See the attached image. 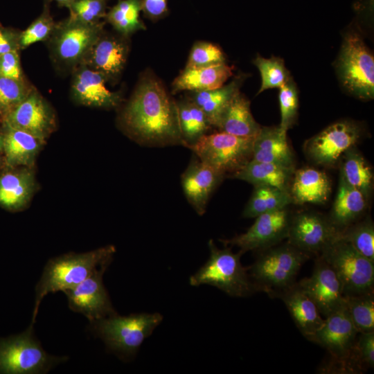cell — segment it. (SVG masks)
Returning a JSON list of instances; mask_svg holds the SVG:
<instances>
[{"instance_id": "cell-1", "label": "cell", "mask_w": 374, "mask_h": 374, "mask_svg": "<svg viewBox=\"0 0 374 374\" xmlns=\"http://www.w3.org/2000/svg\"><path fill=\"white\" fill-rule=\"evenodd\" d=\"M120 120L126 133L141 145H184L177 103L154 75L148 73L142 77Z\"/></svg>"}, {"instance_id": "cell-2", "label": "cell", "mask_w": 374, "mask_h": 374, "mask_svg": "<svg viewBox=\"0 0 374 374\" xmlns=\"http://www.w3.org/2000/svg\"><path fill=\"white\" fill-rule=\"evenodd\" d=\"M115 251L114 246L108 245L85 253L70 252L48 260L35 286L31 323H35L39 305L46 295L75 287L100 267L109 265Z\"/></svg>"}, {"instance_id": "cell-3", "label": "cell", "mask_w": 374, "mask_h": 374, "mask_svg": "<svg viewBox=\"0 0 374 374\" xmlns=\"http://www.w3.org/2000/svg\"><path fill=\"white\" fill-rule=\"evenodd\" d=\"M249 268V276L258 292L278 297L293 286L309 253L290 244L272 246L262 250Z\"/></svg>"}, {"instance_id": "cell-4", "label": "cell", "mask_w": 374, "mask_h": 374, "mask_svg": "<svg viewBox=\"0 0 374 374\" xmlns=\"http://www.w3.org/2000/svg\"><path fill=\"white\" fill-rule=\"evenodd\" d=\"M163 319L159 313L117 314L89 322V328L100 338L107 348L120 357L136 354L145 338L149 337Z\"/></svg>"}, {"instance_id": "cell-5", "label": "cell", "mask_w": 374, "mask_h": 374, "mask_svg": "<svg viewBox=\"0 0 374 374\" xmlns=\"http://www.w3.org/2000/svg\"><path fill=\"white\" fill-rule=\"evenodd\" d=\"M210 256L207 262L190 278V284H208L235 297L248 296L258 292L247 268L240 262V251L235 253L229 248L220 249L212 240L208 241Z\"/></svg>"}, {"instance_id": "cell-6", "label": "cell", "mask_w": 374, "mask_h": 374, "mask_svg": "<svg viewBox=\"0 0 374 374\" xmlns=\"http://www.w3.org/2000/svg\"><path fill=\"white\" fill-rule=\"evenodd\" d=\"M33 325L20 334L0 338V373L45 374L69 359L47 353L35 335Z\"/></svg>"}, {"instance_id": "cell-7", "label": "cell", "mask_w": 374, "mask_h": 374, "mask_svg": "<svg viewBox=\"0 0 374 374\" xmlns=\"http://www.w3.org/2000/svg\"><path fill=\"white\" fill-rule=\"evenodd\" d=\"M104 22L86 23L69 17L55 24L48 39L55 63L73 71L84 60L92 46L103 35Z\"/></svg>"}, {"instance_id": "cell-8", "label": "cell", "mask_w": 374, "mask_h": 374, "mask_svg": "<svg viewBox=\"0 0 374 374\" xmlns=\"http://www.w3.org/2000/svg\"><path fill=\"white\" fill-rule=\"evenodd\" d=\"M320 254L336 274L344 296L373 292L374 262L349 242L339 238Z\"/></svg>"}, {"instance_id": "cell-9", "label": "cell", "mask_w": 374, "mask_h": 374, "mask_svg": "<svg viewBox=\"0 0 374 374\" xmlns=\"http://www.w3.org/2000/svg\"><path fill=\"white\" fill-rule=\"evenodd\" d=\"M253 140L220 131L205 134L189 149L202 161L231 175L252 159Z\"/></svg>"}, {"instance_id": "cell-10", "label": "cell", "mask_w": 374, "mask_h": 374, "mask_svg": "<svg viewBox=\"0 0 374 374\" xmlns=\"http://www.w3.org/2000/svg\"><path fill=\"white\" fill-rule=\"evenodd\" d=\"M343 85L363 99L374 96V58L359 35L355 32L344 37L337 63Z\"/></svg>"}, {"instance_id": "cell-11", "label": "cell", "mask_w": 374, "mask_h": 374, "mask_svg": "<svg viewBox=\"0 0 374 374\" xmlns=\"http://www.w3.org/2000/svg\"><path fill=\"white\" fill-rule=\"evenodd\" d=\"M292 217L286 208L261 214L245 233L221 242L239 247L242 253L265 249L287 238Z\"/></svg>"}, {"instance_id": "cell-12", "label": "cell", "mask_w": 374, "mask_h": 374, "mask_svg": "<svg viewBox=\"0 0 374 374\" xmlns=\"http://www.w3.org/2000/svg\"><path fill=\"white\" fill-rule=\"evenodd\" d=\"M108 266L100 267L82 283L63 292L69 309L83 314L89 322L117 314L103 281Z\"/></svg>"}, {"instance_id": "cell-13", "label": "cell", "mask_w": 374, "mask_h": 374, "mask_svg": "<svg viewBox=\"0 0 374 374\" xmlns=\"http://www.w3.org/2000/svg\"><path fill=\"white\" fill-rule=\"evenodd\" d=\"M360 137V130L349 121L335 123L308 140L304 150L315 163L330 166L336 163Z\"/></svg>"}, {"instance_id": "cell-14", "label": "cell", "mask_w": 374, "mask_h": 374, "mask_svg": "<svg viewBox=\"0 0 374 374\" xmlns=\"http://www.w3.org/2000/svg\"><path fill=\"white\" fill-rule=\"evenodd\" d=\"M341 231L328 218L314 212H303L292 217L288 243L310 253H321L337 240Z\"/></svg>"}, {"instance_id": "cell-15", "label": "cell", "mask_w": 374, "mask_h": 374, "mask_svg": "<svg viewBox=\"0 0 374 374\" xmlns=\"http://www.w3.org/2000/svg\"><path fill=\"white\" fill-rule=\"evenodd\" d=\"M358 333L344 305L326 317L323 325L305 338L323 347L334 358L344 363L353 354Z\"/></svg>"}, {"instance_id": "cell-16", "label": "cell", "mask_w": 374, "mask_h": 374, "mask_svg": "<svg viewBox=\"0 0 374 374\" xmlns=\"http://www.w3.org/2000/svg\"><path fill=\"white\" fill-rule=\"evenodd\" d=\"M3 125L22 130L45 141L55 127L52 109L35 90L3 117Z\"/></svg>"}, {"instance_id": "cell-17", "label": "cell", "mask_w": 374, "mask_h": 374, "mask_svg": "<svg viewBox=\"0 0 374 374\" xmlns=\"http://www.w3.org/2000/svg\"><path fill=\"white\" fill-rule=\"evenodd\" d=\"M314 301L321 315L327 317L345 305L344 295L339 278L330 265L320 256L312 274L297 283Z\"/></svg>"}, {"instance_id": "cell-18", "label": "cell", "mask_w": 374, "mask_h": 374, "mask_svg": "<svg viewBox=\"0 0 374 374\" xmlns=\"http://www.w3.org/2000/svg\"><path fill=\"white\" fill-rule=\"evenodd\" d=\"M226 176L196 156L181 177L184 195L196 213L204 214L213 191Z\"/></svg>"}, {"instance_id": "cell-19", "label": "cell", "mask_w": 374, "mask_h": 374, "mask_svg": "<svg viewBox=\"0 0 374 374\" xmlns=\"http://www.w3.org/2000/svg\"><path fill=\"white\" fill-rule=\"evenodd\" d=\"M107 79L99 72L80 64L73 71L71 93L79 103L94 107L111 109L122 101L119 92L107 89Z\"/></svg>"}, {"instance_id": "cell-20", "label": "cell", "mask_w": 374, "mask_h": 374, "mask_svg": "<svg viewBox=\"0 0 374 374\" xmlns=\"http://www.w3.org/2000/svg\"><path fill=\"white\" fill-rule=\"evenodd\" d=\"M125 37L103 33L81 64L99 72L107 82L116 80L121 75L128 57L129 46Z\"/></svg>"}, {"instance_id": "cell-21", "label": "cell", "mask_w": 374, "mask_h": 374, "mask_svg": "<svg viewBox=\"0 0 374 374\" xmlns=\"http://www.w3.org/2000/svg\"><path fill=\"white\" fill-rule=\"evenodd\" d=\"M253 160L294 168V157L287 132L280 127H261L253 145Z\"/></svg>"}, {"instance_id": "cell-22", "label": "cell", "mask_w": 374, "mask_h": 374, "mask_svg": "<svg viewBox=\"0 0 374 374\" xmlns=\"http://www.w3.org/2000/svg\"><path fill=\"white\" fill-rule=\"evenodd\" d=\"M232 75L233 67L226 63L200 68L185 67L173 81L172 92L215 89L224 85Z\"/></svg>"}, {"instance_id": "cell-23", "label": "cell", "mask_w": 374, "mask_h": 374, "mask_svg": "<svg viewBox=\"0 0 374 374\" xmlns=\"http://www.w3.org/2000/svg\"><path fill=\"white\" fill-rule=\"evenodd\" d=\"M36 188L33 172L24 168L0 175V206L10 211L24 208Z\"/></svg>"}, {"instance_id": "cell-24", "label": "cell", "mask_w": 374, "mask_h": 374, "mask_svg": "<svg viewBox=\"0 0 374 374\" xmlns=\"http://www.w3.org/2000/svg\"><path fill=\"white\" fill-rule=\"evenodd\" d=\"M330 193V182L326 174L312 168L296 171L290 194L297 204L325 203Z\"/></svg>"}, {"instance_id": "cell-25", "label": "cell", "mask_w": 374, "mask_h": 374, "mask_svg": "<svg viewBox=\"0 0 374 374\" xmlns=\"http://www.w3.org/2000/svg\"><path fill=\"white\" fill-rule=\"evenodd\" d=\"M285 304L299 330L306 337L316 332L324 319L314 301L296 283L279 297Z\"/></svg>"}, {"instance_id": "cell-26", "label": "cell", "mask_w": 374, "mask_h": 374, "mask_svg": "<svg viewBox=\"0 0 374 374\" xmlns=\"http://www.w3.org/2000/svg\"><path fill=\"white\" fill-rule=\"evenodd\" d=\"M216 127L237 136L255 138L261 126L251 114L250 102L239 91L224 109Z\"/></svg>"}, {"instance_id": "cell-27", "label": "cell", "mask_w": 374, "mask_h": 374, "mask_svg": "<svg viewBox=\"0 0 374 374\" xmlns=\"http://www.w3.org/2000/svg\"><path fill=\"white\" fill-rule=\"evenodd\" d=\"M367 197L341 177L329 220L339 231L354 224L366 208Z\"/></svg>"}, {"instance_id": "cell-28", "label": "cell", "mask_w": 374, "mask_h": 374, "mask_svg": "<svg viewBox=\"0 0 374 374\" xmlns=\"http://www.w3.org/2000/svg\"><path fill=\"white\" fill-rule=\"evenodd\" d=\"M44 142L29 133L4 125L3 149L6 165L30 168Z\"/></svg>"}, {"instance_id": "cell-29", "label": "cell", "mask_w": 374, "mask_h": 374, "mask_svg": "<svg viewBox=\"0 0 374 374\" xmlns=\"http://www.w3.org/2000/svg\"><path fill=\"white\" fill-rule=\"evenodd\" d=\"M294 168L251 159L231 176L256 186H269L289 191Z\"/></svg>"}, {"instance_id": "cell-30", "label": "cell", "mask_w": 374, "mask_h": 374, "mask_svg": "<svg viewBox=\"0 0 374 374\" xmlns=\"http://www.w3.org/2000/svg\"><path fill=\"white\" fill-rule=\"evenodd\" d=\"M243 79L235 78L221 87L200 91H192L188 97L205 114L210 125L216 127L228 104L240 90Z\"/></svg>"}, {"instance_id": "cell-31", "label": "cell", "mask_w": 374, "mask_h": 374, "mask_svg": "<svg viewBox=\"0 0 374 374\" xmlns=\"http://www.w3.org/2000/svg\"><path fill=\"white\" fill-rule=\"evenodd\" d=\"M176 103L184 146L189 148L207 134L211 125L204 112L188 98Z\"/></svg>"}, {"instance_id": "cell-32", "label": "cell", "mask_w": 374, "mask_h": 374, "mask_svg": "<svg viewBox=\"0 0 374 374\" xmlns=\"http://www.w3.org/2000/svg\"><path fill=\"white\" fill-rule=\"evenodd\" d=\"M292 202L289 191L273 186H256L242 215L248 218L256 217L263 213L285 208Z\"/></svg>"}, {"instance_id": "cell-33", "label": "cell", "mask_w": 374, "mask_h": 374, "mask_svg": "<svg viewBox=\"0 0 374 374\" xmlns=\"http://www.w3.org/2000/svg\"><path fill=\"white\" fill-rule=\"evenodd\" d=\"M344 154L341 163V177L368 198L373 183L371 168L362 154L354 150L353 147Z\"/></svg>"}, {"instance_id": "cell-34", "label": "cell", "mask_w": 374, "mask_h": 374, "mask_svg": "<svg viewBox=\"0 0 374 374\" xmlns=\"http://www.w3.org/2000/svg\"><path fill=\"white\" fill-rule=\"evenodd\" d=\"M141 10V0H119L106 13L105 18L120 35L127 37L138 30L145 29L140 18Z\"/></svg>"}, {"instance_id": "cell-35", "label": "cell", "mask_w": 374, "mask_h": 374, "mask_svg": "<svg viewBox=\"0 0 374 374\" xmlns=\"http://www.w3.org/2000/svg\"><path fill=\"white\" fill-rule=\"evenodd\" d=\"M345 305L359 333L374 331L373 292L344 296Z\"/></svg>"}, {"instance_id": "cell-36", "label": "cell", "mask_w": 374, "mask_h": 374, "mask_svg": "<svg viewBox=\"0 0 374 374\" xmlns=\"http://www.w3.org/2000/svg\"><path fill=\"white\" fill-rule=\"evenodd\" d=\"M253 63L258 69L262 79L258 94L269 89H279L291 79L283 60L280 57L265 58L258 55Z\"/></svg>"}, {"instance_id": "cell-37", "label": "cell", "mask_w": 374, "mask_h": 374, "mask_svg": "<svg viewBox=\"0 0 374 374\" xmlns=\"http://www.w3.org/2000/svg\"><path fill=\"white\" fill-rule=\"evenodd\" d=\"M339 238L349 242L358 252L374 262V226L371 220L351 224L341 231Z\"/></svg>"}, {"instance_id": "cell-38", "label": "cell", "mask_w": 374, "mask_h": 374, "mask_svg": "<svg viewBox=\"0 0 374 374\" xmlns=\"http://www.w3.org/2000/svg\"><path fill=\"white\" fill-rule=\"evenodd\" d=\"M55 24L50 13L48 3L45 2L41 15L26 29L20 33V48H25L38 42L47 41Z\"/></svg>"}, {"instance_id": "cell-39", "label": "cell", "mask_w": 374, "mask_h": 374, "mask_svg": "<svg viewBox=\"0 0 374 374\" xmlns=\"http://www.w3.org/2000/svg\"><path fill=\"white\" fill-rule=\"evenodd\" d=\"M31 91L24 80L0 75V115L4 117L25 99Z\"/></svg>"}, {"instance_id": "cell-40", "label": "cell", "mask_w": 374, "mask_h": 374, "mask_svg": "<svg viewBox=\"0 0 374 374\" xmlns=\"http://www.w3.org/2000/svg\"><path fill=\"white\" fill-rule=\"evenodd\" d=\"M222 63H226V57L219 46L209 42H199L193 45L186 67H206Z\"/></svg>"}, {"instance_id": "cell-41", "label": "cell", "mask_w": 374, "mask_h": 374, "mask_svg": "<svg viewBox=\"0 0 374 374\" xmlns=\"http://www.w3.org/2000/svg\"><path fill=\"white\" fill-rule=\"evenodd\" d=\"M278 97L281 117L279 127L287 132L296 119L299 105L297 89L292 78L279 88Z\"/></svg>"}, {"instance_id": "cell-42", "label": "cell", "mask_w": 374, "mask_h": 374, "mask_svg": "<svg viewBox=\"0 0 374 374\" xmlns=\"http://www.w3.org/2000/svg\"><path fill=\"white\" fill-rule=\"evenodd\" d=\"M106 0H75L67 8L70 17L86 23L100 21L106 15Z\"/></svg>"}, {"instance_id": "cell-43", "label": "cell", "mask_w": 374, "mask_h": 374, "mask_svg": "<svg viewBox=\"0 0 374 374\" xmlns=\"http://www.w3.org/2000/svg\"><path fill=\"white\" fill-rule=\"evenodd\" d=\"M353 352L359 361L368 367L374 366V331L361 332L355 341Z\"/></svg>"}, {"instance_id": "cell-44", "label": "cell", "mask_w": 374, "mask_h": 374, "mask_svg": "<svg viewBox=\"0 0 374 374\" xmlns=\"http://www.w3.org/2000/svg\"><path fill=\"white\" fill-rule=\"evenodd\" d=\"M0 75L14 80H24L19 51L0 55Z\"/></svg>"}, {"instance_id": "cell-45", "label": "cell", "mask_w": 374, "mask_h": 374, "mask_svg": "<svg viewBox=\"0 0 374 374\" xmlns=\"http://www.w3.org/2000/svg\"><path fill=\"white\" fill-rule=\"evenodd\" d=\"M20 33L0 24V55L21 49Z\"/></svg>"}, {"instance_id": "cell-46", "label": "cell", "mask_w": 374, "mask_h": 374, "mask_svg": "<svg viewBox=\"0 0 374 374\" xmlns=\"http://www.w3.org/2000/svg\"><path fill=\"white\" fill-rule=\"evenodd\" d=\"M142 10L148 18L155 20L168 13V0H141Z\"/></svg>"}, {"instance_id": "cell-47", "label": "cell", "mask_w": 374, "mask_h": 374, "mask_svg": "<svg viewBox=\"0 0 374 374\" xmlns=\"http://www.w3.org/2000/svg\"><path fill=\"white\" fill-rule=\"evenodd\" d=\"M59 6L68 8L75 0H54Z\"/></svg>"}, {"instance_id": "cell-48", "label": "cell", "mask_w": 374, "mask_h": 374, "mask_svg": "<svg viewBox=\"0 0 374 374\" xmlns=\"http://www.w3.org/2000/svg\"><path fill=\"white\" fill-rule=\"evenodd\" d=\"M3 149V134L0 133V150Z\"/></svg>"}, {"instance_id": "cell-49", "label": "cell", "mask_w": 374, "mask_h": 374, "mask_svg": "<svg viewBox=\"0 0 374 374\" xmlns=\"http://www.w3.org/2000/svg\"><path fill=\"white\" fill-rule=\"evenodd\" d=\"M0 162H1V159H0Z\"/></svg>"}]
</instances>
